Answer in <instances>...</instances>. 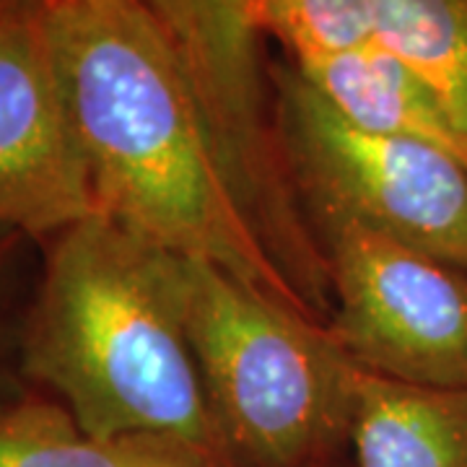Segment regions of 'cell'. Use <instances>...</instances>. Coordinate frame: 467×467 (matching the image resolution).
<instances>
[{"instance_id":"5","label":"cell","mask_w":467,"mask_h":467,"mask_svg":"<svg viewBox=\"0 0 467 467\" xmlns=\"http://www.w3.org/2000/svg\"><path fill=\"white\" fill-rule=\"evenodd\" d=\"M177 50L257 236L301 296L325 299L327 263L294 201L260 66L257 0H140Z\"/></svg>"},{"instance_id":"13","label":"cell","mask_w":467,"mask_h":467,"mask_svg":"<svg viewBox=\"0 0 467 467\" xmlns=\"http://www.w3.org/2000/svg\"><path fill=\"white\" fill-rule=\"evenodd\" d=\"M21 236H26V234L14 232V229H8V226H3L0 223V358L11 350V353H16V356H24V333H8V327H5V254L11 252L14 247V242H18Z\"/></svg>"},{"instance_id":"9","label":"cell","mask_w":467,"mask_h":467,"mask_svg":"<svg viewBox=\"0 0 467 467\" xmlns=\"http://www.w3.org/2000/svg\"><path fill=\"white\" fill-rule=\"evenodd\" d=\"M350 441L358 467H467V389L358 368Z\"/></svg>"},{"instance_id":"8","label":"cell","mask_w":467,"mask_h":467,"mask_svg":"<svg viewBox=\"0 0 467 467\" xmlns=\"http://www.w3.org/2000/svg\"><path fill=\"white\" fill-rule=\"evenodd\" d=\"M294 70L353 128L423 140L467 161V146L434 91L379 42L309 60L294 66Z\"/></svg>"},{"instance_id":"15","label":"cell","mask_w":467,"mask_h":467,"mask_svg":"<svg viewBox=\"0 0 467 467\" xmlns=\"http://www.w3.org/2000/svg\"><path fill=\"white\" fill-rule=\"evenodd\" d=\"M195 467H242V465H234V462H226V460H208V462H202V465H195Z\"/></svg>"},{"instance_id":"6","label":"cell","mask_w":467,"mask_h":467,"mask_svg":"<svg viewBox=\"0 0 467 467\" xmlns=\"http://www.w3.org/2000/svg\"><path fill=\"white\" fill-rule=\"evenodd\" d=\"M335 291L330 330L371 374L467 389V270L346 216H317Z\"/></svg>"},{"instance_id":"14","label":"cell","mask_w":467,"mask_h":467,"mask_svg":"<svg viewBox=\"0 0 467 467\" xmlns=\"http://www.w3.org/2000/svg\"><path fill=\"white\" fill-rule=\"evenodd\" d=\"M47 0H0V5H42Z\"/></svg>"},{"instance_id":"11","label":"cell","mask_w":467,"mask_h":467,"mask_svg":"<svg viewBox=\"0 0 467 467\" xmlns=\"http://www.w3.org/2000/svg\"><path fill=\"white\" fill-rule=\"evenodd\" d=\"M377 42L436 94L467 146V0H368Z\"/></svg>"},{"instance_id":"10","label":"cell","mask_w":467,"mask_h":467,"mask_svg":"<svg viewBox=\"0 0 467 467\" xmlns=\"http://www.w3.org/2000/svg\"><path fill=\"white\" fill-rule=\"evenodd\" d=\"M208 460L159 436H91L60 400L0 402V467H195Z\"/></svg>"},{"instance_id":"3","label":"cell","mask_w":467,"mask_h":467,"mask_svg":"<svg viewBox=\"0 0 467 467\" xmlns=\"http://www.w3.org/2000/svg\"><path fill=\"white\" fill-rule=\"evenodd\" d=\"M192 358L223 460L242 467H315L350 436L358 364L330 327L177 254Z\"/></svg>"},{"instance_id":"12","label":"cell","mask_w":467,"mask_h":467,"mask_svg":"<svg viewBox=\"0 0 467 467\" xmlns=\"http://www.w3.org/2000/svg\"><path fill=\"white\" fill-rule=\"evenodd\" d=\"M257 26L284 45L291 66L377 42L368 0H257Z\"/></svg>"},{"instance_id":"4","label":"cell","mask_w":467,"mask_h":467,"mask_svg":"<svg viewBox=\"0 0 467 467\" xmlns=\"http://www.w3.org/2000/svg\"><path fill=\"white\" fill-rule=\"evenodd\" d=\"M275 133L317 216L335 213L467 270V161L410 138L364 133L294 66H278Z\"/></svg>"},{"instance_id":"1","label":"cell","mask_w":467,"mask_h":467,"mask_svg":"<svg viewBox=\"0 0 467 467\" xmlns=\"http://www.w3.org/2000/svg\"><path fill=\"white\" fill-rule=\"evenodd\" d=\"M39 14L99 213L312 317L236 198L192 81L149 8L47 0Z\"/></svg>"},{"instance_id":"2","label":"cell","mask_w":467,"mask_h":467,"mask_svg":"<svg viewBox=\"0 0 467 467\" xmlns=\"http://www.w3.org/2000/svg\"><path fill=\"white\" fill-rule=\"evenodd\" d=\"M174 263L177 254L104 213L55 234L34 285L21 367L91 436H159L223 460Z\"/></svg>"},{"instance_id":"7","label":"cell","mask_w":467,"mask_h":467,"mask_svg":"<svg viewBox=\"0 0 467 467\" xmlns=\"http://www.w3.org/2000/svg\"><path fill=\"white\" fill-rule=\"evenodd\" d=\"M94 213L39 5H0V223L42 242Z\"/></svg>"}]
</instances>
